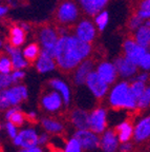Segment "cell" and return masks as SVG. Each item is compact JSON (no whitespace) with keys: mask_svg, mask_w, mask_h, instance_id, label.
<instances>
[{"mask_svg":"<svg viewBox=\"0 0 150 152\" xmlns=\"http://www.w3.org/2000/svg\"><path fill=\"white\" fill-rule=\"evenodd\" d=\"M79 11L73 1H64L58 9L57 18L61 23H71L77 20Z\"/></svg>","mask_w":150,"mask_h":152,"instance_id":"obj_8","label":"cell"},{"mask_svg":"<svg viewBox=\"0 0 150 152\" xmlns=\"http://www.w3.org/2000/svg\"><path fill=\"white\" fill-rule=\"evenodd\" d=\"M11 76H12L13 83H17L19 80H21L25 77V73H24L22 70H14V71L11 73Z\"/></svg>","mask_w":150,"mask_h":152,"instance_id":"obj_38","label":"cell"},{"mask_svg":"<svg viewBox=\"0 0 150 152\" xmlns=\"http://www.w3.org/2000/svg\"><path fill=\"white\" fill-rule=\"evenodd\" d=\"M146 83H143V81L136 80L134 79L131 83H130V90H131V93L133 94L134 97L138 99L140 96L144 93V91L146 90Z\"/></svg>","mask_w":150,"mask_h":152,"instance_id":"obj_31","label":"cell"},{"mask_svg":"<svg viewBox=\"0 0 150 152\" xmlns=\"http://www.w3.org/2000/svg\"><path fill=\"white\" fill-rule=\"evenodd\" d=\"M41 124H42V127L45 129V131L52 133V134H60L64 130L63 124L54 118L45 117L41 121Z\"/></svg>","mask_w":150,"mask_h":152,"instance_id":"obj_27","label":"cell"},{"mask_svg":"<svg viewBox=\"0 0 150 152\" xmlns=\"http://www.w3.org/2000/svg\"><path fill=\"white\" fill-rule=\"evenodd\" d=\"M13 79L11 73L9 74H4L0 73V87L2 89H7L13 85Z\"/></svg>","mask_w":150,"mask_h":152,"instance_id":"obj_36","label":"cell"},{"mask_svg":"<svg viewBox=\"0 0 150 152\" xmlns=\"http://www.w3.org/2000/svg\"><path fill=\"white\" fill-rule=\"evenodd\" d=\"M3 92L12 107L18 106L22 100H25L28 96L27 88L23 85H17L7 89H3Z\"/></svg>","mask_w":150,"mask_h":152,"instance_id":"obj_12","label":"cell"},{"mask_svg":"<svg viewBox=\"0 0 150 152\" xmlns=\"http://www.w3.org/2000/svg\"><path fill=\"white\" fill-rule=\"evenodd\" d=\"M138 66L140 69H142L143 71H150V50H148L145 54L143 55V57L141 58V60L138 61Z\"/></svg>","mask_w":150,"mask_h":152,"instance_id":"obj_35","label":"cell"},{"mask_svg":"<svg viewBox=\"0 0 150 152\" xmlns=\"http://www.w3.org/2000/svg\"><path fill=\"white\" fill-rule=\"evenodd\" d=\"M96 26L89 20H82L76 28V36L79 39L90 43L96 38Z\"/></svg>","mask_w":150,"mask_h":152,"instance_id":"obj_14","label":"cell"},{"mask_svg":"<svg viewBox=\"0 0 150 152\" xmlns=\"http://www.w3.org/2000/svg\"><path fill=\"white\" fill-rule=\"evenodd\" d=\"M136 14L141 17L143 20H147V19H150V10H142L138 9V13Z\"/></svg>","mask_w":150,"mask_h":152,"instance_id":"obj_41","label":"cell"},{"mask_svg":"<svg viewBox=\"0 0 150 152\" xmlns=\"http://www.w3.org/2000/svg\"><path fill=\"white\" fill-rule=\"evenodd\" d=\"M85 85L96 98H103L109 89V85L106 83L96 71H92L89 74Z\"/></svg>","mask_w":150,"mask_h":152,"instance_id":"obj_6","label":"cell"},{"mask_svg":"<svg viewBox=\"0 0 150 152\" xmlns=\"http://www.w3.org/2000/svg\"><path fill=\"white\" fill-rule=\"evenodd\" d=\"M59 34L52 26H44L40 30L39 33V40L42 45V52L50 55L55 58V51L56 45L59 40Z\"/></svg>","mask_w":150,"mask_h":152,"instance_id":"obj_3","label":"cell"},{"mask_svg":"<svg viewBox=\"0 0 150 152\" xmlns=\"http://www.w3.org/2000/svg\"><path fill=\"white\" fill-rule=\"evenodd\" d=\"M13 69L14 66L9 55H7V53L0 52V73L9 74L12 73Z\"/></svg>","mask_w":150,"mask_h":152,"instance_id":"obj_29","label":"cell"},{"mask_svg":"<svg viewBox=\"0 0 150 152\" xmlns=\"http://www.w3.org/2000/svg\"><path fill=\"white\" fill-rule=\"evenodd\" d=\"M109 0H79L83 11L90 16H96L103 11Z\"/></svg>","mask_w":150,"mask_h":152,"instance_id":"obj_21","label":"cell"},{"mask_svg":"<svg viewBox=\"0 0 150 152\" xmlns=\"http://www.w3.org/2000/svg\"><path fill=\"white\" fill-rule=\"evenodd\" d=\"M56 60L54 57L41 51V54L36 60V69L41 74L48 73L56 69Z\"/></svg>","mask_w":150,"mask_h":152,"instance_id":"obj_20","label":"cell"},{"mask_svg":"<svg viewBox=\"0 0 150 152\" xmlns=\"http://www.w3.org/2000/svg\"><path fill=\"white\" fill-rule=\"evenodd\" d=\"M0 1H1V0H0Z\"/></svg>","mask_w":150,"mask_h":152,"instance_id":"obj_54","label":"cell"},{"mask_svg":"<svg viewBox=\"0 0 150 152\" xmlns=\"http://www.w3.org/2000/svg\"><path fill=\"white\" fill-rule=\"evenodd\" d=\"M119 149H120V151H121V152H131L132 144L130 142H121V145H120Z\"/></svg>","mask_w":150,"mask_h":152,"instance_id":"obj_40","label":"cell"},{"mask_svg":"<svg viewBox=\"0 0 150 152\" xmlns=\"http://www.w3.org/2000/svg\"><path fill=\"white\" fill-rule=\"evenodd\" d=\"M5 119L12 121L17 127H21L25 121V115L21 112V109L17 106H14L12 108H9L5 113Z\"/></svg>","mask_w":150,"mask_h":152,"instance_id":"obj_26","label":"cell"},{"mask_svg":"<svg viewBox=\"0 0 150 152\" xmlns=\"http://www.w3.org/2000/svg\"><path fill=\"white\" fill-rule=\"evenodd\" d=\"M38 138H39V135H38V133L36 132L35 129L27 128L18 132L16 137L13 138V142H14L15 146H18V147L21 148H28L37 146Z\"/></svg>","mask_w":150,"mask_h":152,"instance_id":"obj_9","label":"cell"},{"mask_svg":"<svg viewBox=\"0 0 150 152\" xmlns=\"http://www.w3.org/2000/svg\"><path fill=\"white\" fill-rule=\"evenodd\" d=\"M149 48H145L143 45H138L134 39L128 38L123 43V51H124V56H126L128 59L138 66V61L141 60L143 55L148 51Z\"/></svg>","mask_w":150,"mask_h":152,"instance_id":"obj_7","label":"cell"},{"mask_svg":"<svg viewBox=\"0 0 150 152\" xmlns=\"http://www.w3.org/2000/svg\"><path fill=\"white\" fill-rule=\"evenodd\" d=\"M0 129H1V126H0Z\"/></svg>","mask_w":150,"mask_h":152,"instance_id":"obj_53","label":"cell"},{"mask_svg":"<svg viewBox=\"0 0 150 152\" xmlns=\"http://www.w3.org/2000/svg\"><path fill=\"white\" fill-rule=\"evenodd\" d=\"M55 152H64V151H62V150H56Z\"/></svg>","mask_w":150,"mask_h":152,"instance_id":"obj_50","label":"cell"},{"mask_svg":"<svg viewBox=\"0 0 150 152\" xmlns=\"http://www.w3.org/2000/svg\"><path fill=\"white\" fill-rule=\"evenodd\" d=\"M74 137L79 140L83 150L92 151V150H96L98 148H100V137H99V134L94 133L90 129L77 130L74 133Z\"/></svg>","mask_w":150,"mask_h":152,"instance_id":"obj_4","label":"cell"},{"mask_svg":"<svg viewBox=\"0 0 150 152\" xmlns=\"http://www.w3.org/2000/svg\"><path fill=\"white\" fill-rule=\"evenodd\" d=\"M107 127V112L104 108H96L89 113L88 129L97 134H102Z\"/></svg>","mask_w":150,"mask_h":152,"instance_id":"obj_5","label":"cell"},{"mask_svg":"<svg viewBox=\"0 0 150 152\" xmlns=\"http://www.w3.org/2000/svg\"><path fill=\"white\" fill-rule=\"evenodd\" d=\"M18 127L16 126V125H14V124L12 123V121H6V124H5V129H6V132L7 134L9 135V137H16L17 134H18Z\"/></svg>","mask_w":150,"mask_h":152,"instance_id":"obj_37","label":"cell"},{"mask_svg":"<svg viewBox=\"0 0 150 152\" xmlns=\"http://www.w3.org/2000/svg\"><path fill=\"white\" fill-rule=\"evenodd\" d=\"M25 41V31L21 28V26H13L9 28V43L13 47L19 48Z\"/></svg>","mask_w":150,"mask_h":152,"instance_id":"obj_25","label":"cell"},{"mask_svg":"<svg viewBox=\"0 0 150 152\" xmlns=\"http://www.w3.org/2000/svg\"><path fill=\"white\" fill-rule=\"evenodd\" d=\"M1 90H2V88H1V87H0V92H1Z\"/></svg>","mask_w":150,"mask_h":152,"instance_id":"obj_51","label":"cell"},{"mask_svg":"<svg viewBox=\"0 0 150 152\" xmlns=\"http://www.w3.org/2000/svg\"><path fill=\"white\" fill-rule=\"evenodd\" d=\"M49 140V136L47 133H42L41 135H39V138H38V145H46L47 142Z\"/></svg>","mask_w":150,"mask_h":152,"instance_id":"obj_43","label":"cell"},{"mask_svg":"<svg viewBox=\"0 0 150 152\" xmlns=\"http://www.w3.org/2000/svg\"><path fill=\"white\" fill-rule=\"evenodd\" d=\"M96 72L99 74V76L109 86L115 83L118 75H119L115 64H113V62H109V61L101 62V64L98 66V68H97Z\"/></svg>","mask_w":150,"mask_h":152,"instance_id":"obj_15","label":"cell"},{"mask_svg":"<svg viewBox=\"0 0 150 152\" xmlns=\"http://www.w3.org/2000/svg\"><path fill=\"white\" fill-rule=\"evenodd\" d=\"M19 152H43L42 149L37 146H34V147H28V148H22Z\"/></svg>","mask_w":150,"mask_h":152,"instance_id":"obj_44","label":"cell"},{"mask_svg":"<svg viewBox=\"0 0 150 152\" xmlns=\"http://www.w3.org/2000/svg\"><path fill=\"white\" fill-rule=\"evenodd\" d=\"M149 49H150V45H149Z\"/></svg>","mask_w":150,"mask_h":152,"instance_id":"obj_52","label":"cell"},{"mask_svg":"<svg viewBox=\"0 0 150 152\" xmlns=\"http://www.w3.org/2000/svg\"><path fill=\"white\" fill-rule=\"evenodd\" d=\"M94 70V62L90 59L83 60L79 66L76 68L75 74H74V81L77 86H82L86 83L88 75Z\"/></svg>","mask_w":150,"mask_h":152,"instance_id":"obj_16","label":"cell"},{"mask_svg":"<svg viewBox=\"0 0 150 152\" xmlns=\"http://www.w3.org/2000/svg\"><path fill=\"white\" fill-rule=\"evenodd\" d=\"M41 107L43 110L50 113L58 112L62 108V104H64L61 95L59 94L56 90L47 92L41 97Z\"/></svg>","mask_w":150,"mask_h":152,"instance_id":"obj_10","label":"cell"},{"mask_svg":"<svg viewBox=\"0 0 150 152\" xmlns=\"http://www.w3.org/2000/svg\"><path fill=\"white\" fill-rule=\"evenodd\" d=\"M9 107H11V104H9L3 90H1V92H0V110H6Z\"/></svg>","mask_w":150,"mask_h":152,"instance_id":"obj_39","label":"cell"},{"mask_svg":"<svg viewBox=\"0 0 150 152\" xmlns=\"http://www.w3.org/2000/svg\"><path fill=\"white\" fill-rule=\"evenodd\" d=\"M49 87L54 90H56L59 94L61 95L62 99L65 106H68L71 104V89L68 87V85L65 81L61 80L59 78H53L49 80L48 83Z\"/></svg>","mask_w":150,"mask_h":152,"instance_id":"obj_19","label":"cell"},{"mask_svg":"<svg viewBox=\"0 0 150 152\" xmlns=\"http://www.w3.org/2000/svg\"><path fill=\"white\" fill-rule=\"evenodd\" d=\"M21 28H23V30H24V31H25V32L30 30V28H28V26H27V24H25V23H22V24H21Z\"/></svg>","mask_w":150,"mask_h":152,"instance_id":"obj_48","label":"cell"},{"mask_svg":"<svg viewBox=\"0 0 150 152\" xmlns=\"http://www.w3.org/2000/svg\"><path fill=\"white\" fill-rule=\"evenodd\" d=\"M26 116H27V118L30 119L31 121H35L36 119H37V114H36V112H34V111L28 112Z\"/></svg>","mask_w":150,"mask_h":152,"instance_id":"obj_46","label":"cell"},{"mask_svg":"<svg viewBox=\"0 0 150 152\" xmlns=\"http://www.w3.org/2000/svg\"><path fill=\"white\" fill-rule=\"evenodd\" d=\"M144 21H145V20H143L138 14H134L133 16H131V18L129 19V21H128L129 30L136 31V30H138V28L144 23Z\"/></svg>","mask_w":150,"mask_h":152,"instance_id":"obj_34","label":"cell"},{"mask_svg":"<svg viewBox=\"0 0 150 152\" xmlns=\"http://www.w3.org/2000/svg\"><path fill=\"white\" fill-rule=\"evenodd\" d=\"M134 79L136 80H140V81H143V83H147L148 79H149V74L147 73V71H144L142 73H140L138 75H136V77Z\"/></svg>","mask_w":150,"mask_h":152,"instance_id":"obj_42","label":"cell"},{"mask_svg":"<svg viewBox=\"0 0 150 152\" xmlns=\"http://www.w3.org/2000/svg\"><path fill=\"white\" fill-rule=\"evenodd\" d=\"M5 51L7 52V54L9 55L11 59H12L13 62V66H14L15 70H22L25 69L28 66V64L30 62L24 58L23 54L19 48L17 47H13L12 45H5Z\"/></svg>","mask_w":150,"mask_h":152,"instance_id":"obj_18","label":"cell"},{"mask_svg":"<svg viewBox=\"0 0 150 152\" xmlns=\"http://www.w3.org/2000/svg\"><path fill=\"white\" fill-rule=\"evenodd\" d=\"M115 66L117 68L118 74L123 78H130L133 77L138 72V66L126 56H120L115 60Z\"/></svg>","mask_w":150,"mask_h":152,"instance_id":"obj_11","label":"cell"},{"mask_svg":"<svg viewBox=\"0 0 150 152\" xmlns=\"http://www.w3.org/2000/svg\"><path fill=\"white\" fill-rule=\"evenodd\" d=\"M108 21H109V15H108V12H106L104 10L96 15L94 24L97 26L99 31H101V32L104 31L106 26L108 24Z\"/></svg>","mask_w":150,"mask_h":152,"instance_id":"obj_30","label":"cell"},{"mask_svg":"<svg viewBox=\"0 0 150 152\" xmlns=\"http://www.w3.org/2000/svg\"><path fill=\"white\" fill-rule=\"evenodd\" d=\"M109 104L113 109H138V99L130 90V83L127 81H120L109 92Z\"/></svg>","mask_w":150,"mask_h":152,"instance_id":"obj_2","label":"cell"},{"mask_svg":"<svg viewBox=\"0 0 150 152\" xmlns=\"http://www.w3.org/2000/svg\"><path fill=\"white\" fill-rule=\"evenodd\" d=\"M150 137V115L143 117L133 128V138L136 142H142Z\"/></svg>","mask_w":150,"mask_h":152,"instance_id":"obj_17","label":"cell"},{"mask_svg":"<svg viewBox=\"0 0 150 152\" xmlns=\"http://www.w3.org/2000/svg\"><path fill=\"white\" fill-rule=\"evenodd\" d=\"M9 12V9L6 7H3V5H0V17L4 16L6 13Z\"/></svg>","mask_w":150,"mask_h":152,"instance_id":"obj_47","label":"cell"},{"mask_svg":"<svg viewBox=\"0 0 150 152\" xmlns=\"http://www.w3.org/2000/svg\"><path fill=\"white\" fill-rule=\"evenodd\" d=\"M133 128L132 124L128 121H125L120 123L115 127V132L118 134V137L120 140V142H130L133 137Z\"/></svg>","mask_w":150,"mask_h":152,"instance_id":"obj_24","label":"cell"},{"mask_svg":"<svg viewBox=\"0 0 150 152\" xmlns=\"http://www.w3.org/2000/svg\"><path fill=\"white\" fill-rule=\"evenodd\" d=\"M134 40L138 45L145 48H149L150 45V19L144 21L138 30L134 31Z\"/></svg>","mask_w":150,"mask_h":152,"instance_id":"obj_23","label":"cell"},{"mask_svg":"<svg viewBox=\"0 0 150 152\" xmlns=\"http://www.w3.org/2000/svg\"><path fill=\"white\" fill-rule=\"evenodd\" d=\"M82 149L83 148L79 142V140L73 136L66 142L64 152H82Z\"/></svg>","mask_w":150,"mask_h":152,"instance_id":"obj_33","label":"cell"},{"mask_svg":"<svg viewBox=\"0 0 150 152\" xmlns=\"http://www.w3.org/2000/svg\"><path fill=\"white\" fill-rule=\"evenodd\" d=\"M2 45H3V42H2V40H1V39H0V48L2 47Z\"/></svg>","mask_w":150,"mask_h":152,"instance_id":"obj_49","label":"cell"},{"mask_svg":"<svg viewBox=\"0 0 150 152\" xmlns=\"http://www.w3.org/2000/svg\"><path fill=\"white\" fill-rule=\"evenodd\" d=\"M120 147V140L115 130L108 129L102 133L100 138V148L103 152H117Z\"/></svg>","mask_w":150,"mask_h":152,"instance_id":"obj_13","label":"cell"},{"mask_svg":"<svg viewBox=\"0 0 150 152\" xmlns=\"http://www.w3.org/2000/svg\"><path fill=\"white\" fill-rule=\"evenodd\" d=\"M22 54L28 62H35L41 54V49H40L38 43L32 42L24 48Z\"/></svg>","mask_w":150,"mask_h":152,"instance_id":"obj_28","label":"cell"},{"mask_svg":"<svg viewBox=\"0 0 150 152\" xmlns=\"http://www.w3.org/2000/svg\"><path fill=\"white\" fill-rule=\"evenodd\" d=\"M150 106V87H147L143 94L138 98V109H147Z\"/></svg>","mask_w":150,"mask_h":152,"instance_id":"obj_32","label":"cell"},{"mask_svg":"<svg viewBox=\"0 0 150 152\" xmlns=\"http://www.w3.org/2000/svg\"><path fill=\"white\" fill-rule=\"evenodd\" d=\"M140 9L150 10V0H142L140 2Z\"/></svg>","mask_w":150,"mask_h":152,"instance_id":"obj_45","label":"cell"},{"mask_svg":"<svg viewBox=\"0 0 150 152\" xmlns=\"http://www.w3.org/2000/svg\"><path fill=\"white\" fill-rule=\"evenodd\" d=\"M89 113L83 109H75L71 113V121L77 130L88 129Z\"/></svg>","mask_w":150,"mask_h":152,"instance_id":"obj_22","label":"cell"},{"mask_svg":"<svg viewBox=\"0 0 150 152\" xmlns=\"http://www.w3.org/2000/svg\"><path fill=\"white\" fill-rule=\"evenodd\" d=\"M90 53V43L81 40L75 35H65L61 36L57 42L55 60L62 71H71L87 59Z\"/></svg>","mask_w":150,"mask_h":152,"instance_id":"obj_1","label":"cell"}]
</instances>
